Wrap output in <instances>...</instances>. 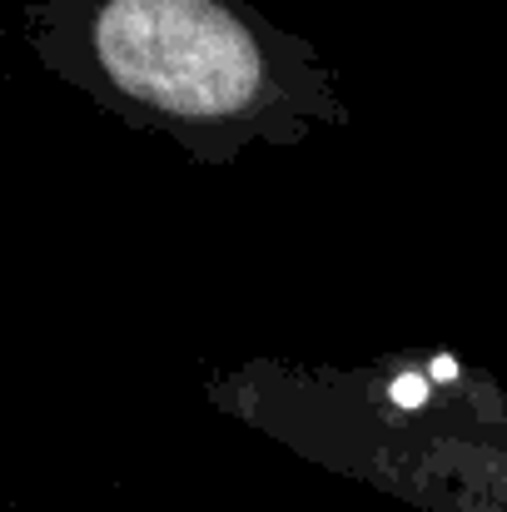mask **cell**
Here are the masks:
<instances>
[{"mask_svg":"<svg viewBox=\"0 0 507 512\" xmlns=\"http://www.w3.org/2000/svg\"><path fill=\"white\" fill-rule=\"evenodd\" d=\"M30 45L50 75L209 170L353 120L319 45L249 0H35Z\"/></svg>","mask_w":507,"mask_h":512,"instance_id":"cell-1","label":"cell"},{"mask_svg":"<svg viewBox=\"0 0 507 512\" xmlns=\"http://www.w3.org/2000/svg\"><path fill=\"white\" fill-rule=\"evenodd\" d=\"M204 398L294 458L423 512H507V393L453 353L244 358Z\"/></svg>","mask_w":507,"mask_h":512,"instance_id":"cell-2","label":"cell"}]
</instances>
